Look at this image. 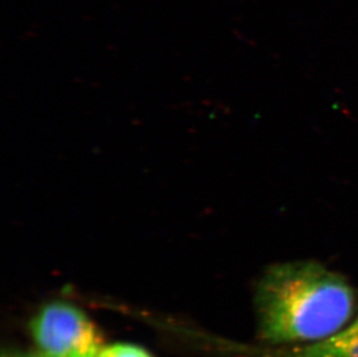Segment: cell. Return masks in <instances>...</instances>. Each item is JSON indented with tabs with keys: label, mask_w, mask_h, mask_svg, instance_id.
<instances>
[{
	"label": "cell",
	"mask_w": 358,
	"mask_h": 357,
	"mask_svg": "<svg viewBox=\"0 0 358 357\" xmlns=\"http://www.w3.org/2000/svg\"><path fill=\"white\" fill-rule=\"evenodd\" d=\"M355 303L348 281L321 263H278L257 284V337L268 347L324 340L352 321Z\"/></svg>",
	"instance_id": "obj_1"
},
{
	"label": "cell",
	"mask_w": 358,
	"mask_h": 357,
	"mask_svg": "<svg viewBox=\"0 0 358 357\" xmlns=\"http://www.w3.org/2000/svg\"><path fill=\"white\" fill-rule=\"evenodd\" d=\"M31 339L41 357H98L101 333L91 318L73 304H44L29 323Z\"/></svg>",
	"instance_id": "obj_2"
},
{
	"label": "cell",
	"mask_w": 358,
	"mask_h": 357,
	"mask_svg": "<svg viewBox=\"0 0 358 357\" xmlns=\"http://www.w3.org/2000/svg\"><path fill=\"white\" fill-rule=\"evenodd\" d=\"M252 357H358V316L334 335L313 344L287 347L261 346Z\"/></svg>",
	"instance_id": "obj_3"
},
{
	"label": "cell",
	"mask_w": 358,
	"mask_h": 357,
	"mask_svg": "<svg viewBox=\"0 0 358 357\" xmlns=\"http://www.w3.org/2000/svg\"><path fill=\"white\" fill-rule=\"evenodd\" d=\"M98 357H155L151 353L141 347L132 344H125V342H119V344H108L103 346L102 351H100Z\"/></svg>",
	"instance_id": "obj_4"
},
{
	"label": "cell",
	"mask_w": 358,
	"mask_h": 357,
	"mask_svg": "<svg viewBox=\"0 0 358 357\" xmlns=\"http://www.w3.org/2000/svg\"><path fill=\"white\" fill-rule=\"evenodd\" d=\"M1 357H41L38 353H21V351H8V353H3Z\"/></svg>",
	"instance_id": "obj_5"
}]
</instances>
